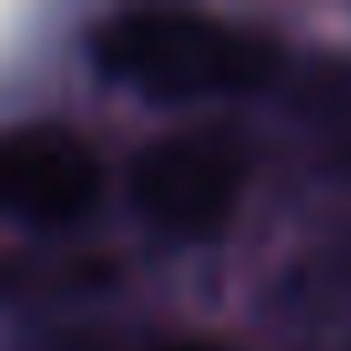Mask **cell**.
Returning a JSON list of instances; mask_svg holds the SVG:
<instances>
[{
	"label": "cell",
	"instance_id": "cell-1",
	"mask_svg": "<svg viewBox=\"0 0 351 351\" xmlns=\"http://www.w3.org/2000/svg\"><path fill=\"white\" fill-rule=\"evenodd\" d=\"M279 165L258 114L155 119L119 134L114 232L134 248L150 285H165L181 320L232 330Z\"/></svg>",
	"mask_w": 351,
	"mask_h": 351
},
{
	"label": "cell",
	"instance_id": "cell-2",
	"mask_svg": "<svg viewBox=\"0 0 351 351\" xmlns=\"http://www.w3.org/2000/svg\"><path fill=\"white\" fill-rule=\"evenodd\" d=\"M295 11L109 5L67 26L77 104L119 124L263 114L295 57Z\"/></svg>",
	"mask_w": 351,
	"mask_h": 351
},
{
	"label": "cell",
	"instance_id": "cell-3",
	"mask_svg": "<svg viewBox=\"0 0 351 351\" xmlns=\"http://www.w3.org/2000/svg\"><path fill=\"white\" fill-rule=\"evenodd\" d=\"M0 217L11 253H67L119 217V140L73 99L11 104L0 140Z\"/></svg>",
	"mask_w": 351,
	"mask_h": 351
},
{
	"label": "cell",
	"instance_id": "cell-4",
	"mask_svg": "<svg viewBox=\"0 0 351 351\" xmlns=\"http://www.w3.org/2000/svg\"><path fill=\"white\" fill-rule=\"evenodd\" d=\"M295 26L289 73L258 119L305 197L351 222V11H295Z\"/></svg>",
	"mask_w": 351,
	"mask_h": 351
}]
</instances>
